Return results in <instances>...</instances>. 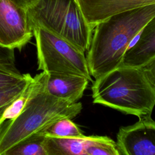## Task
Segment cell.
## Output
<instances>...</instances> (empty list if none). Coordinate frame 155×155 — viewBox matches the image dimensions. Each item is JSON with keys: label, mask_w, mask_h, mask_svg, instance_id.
I'll list each match as a JSON object with an SVG mask.
<instances>
[{"label": "cell", "mask_w": 155, "mask_h": 155, "mask_svg": "<svg viewBox=\"0 0 155 155\" xmlns=\"http://www.w3.org/2000/svg\"><path fill=\"white\" fill-rule=\"evenodd\" d=\"M88 82V79L81 76L46 73L44 82L48 93L73 103L82 98Z\"/></svg>", "instance_id": "cell-10"}, {"label": "cell", "mask_w": 155, "mask_h": 155, "mask_svg": "<svg viewBox=\"0 0 155 155\" xmlns=\"http://www.w3.org/2000/svg\"><path fill=\"white\" fill-rule=\"evenodd\" d=\"M25 76L17 69L15 65L0 62V89L13 85Z\"/></svg>", "instance_id": "cell-17"}, {"label": "cell", "mask_w": 155, "mask_h": 155, "mask_svg": "<svg viewBox=\"0 0 155 155\" xmlns=\"http://www.w3.org/2000/svg\"><path fill=\"white\" fill-rule=\"evenodd\" d=\"M0 62L15 65V50L0 45Z\"/></svg>", "instance_id": "cell-18"}, {"label": "cell", "mask_w": 155, "mask_h": 155, "mask_svg": "<svg viewBox=\"0 0 155 155\" xmlns=\"http://www.w3.org/2000/svg\"><path fill=\"white\" fill-rule=\"evenodd\" d=\"M45 84V83H44ZM82 110L81 102H70L55 97L44 89L15 117L0 125V155L16 145L42 136L54 122L62 118L73 119Z\"/></svg>", "instance_id": "cell-3"}, {"label": "cell", "mask_w": 155, "mask_h": 155, "mask_svg": "<svg viewBox=\"0 0 155 155\" xmlns=\"http://www.w3.org/2000/svg\"><path fill=\"white\" fill-rule=\"evenodd\" d=\"M33 36L26 10L11 0H0V45L19 50Z\"/></svg>", "instance_id": "cell-6"}, {"label": "cell", "mask_w": 155, "mask_h": 155, "mask_svg": "<svg viewBox=\"0 0 155 155\" xmlns=\"http://www.w3.org/2000/svg\"><path fill=\"white\" fill-rule=\"evenodd\" d=\"M155 16V3L113 15L95 25L87 59L97 79L122 65L124 56L147 22Z\"/></svg>", "instance_id": "cell-1"}, {"label": "cell", "mask_w": 155, "mask_h": 155, "mask_svg": "<svg viewBox=\"0 0 155 155\" xmlns=\"http://www.w3.org/2000/svg\"><path fill=\"white\" fill-rule=\"evenodd\" d=\"M149 81L155 85V56L142 67Z\"/></svg>", "instance_id": "cell-19"}, {"label": "cell", "mask_w": 155, "mask_h": 155, "mask_svg": "<svg viewBox=\"0 0 155 155\" xmlns=\"http://www.w3.org/2000/svg\"><path fill=\"white\" fill-rule=\"evenodd\" d=\"M26 11L31 28H42L84 53L88 50L93 28L76 0H38Z\"/></svg>", "instance_id": "cell-4"}, {"label": "cell", "mask_w": 155, "mask_h": 155, "mask_svg": "<svg viewBox=\"0 0 155 155\" xmlns=\"http://www.w3.org/2000/svg\"><path fill=\"white\" fill-rule=\"evenodd\" d=\"M86 139L44 136L48 155H85Z\"/></svg>", "instance_id": "cell-12"}, {"label": "cell", "mask_w": 155, "mask_h": 155, "mask_svg": "<svg viewBox=\"0 0 155 155\" xmlns=\"http://www.w3.org/2000/svg\"><path fill=\"white\" fill-rule=\"evenodd\" d=\"M87 22L98 23L117 13L155 3V0H76Z\"/></svg>", "instance_id": "cell-8"}, {"label": "cell", "mask_w": 155, "mask_h": 155, "mask_svg": "<svg viewBox=\"0 0 155 155\" xmlns=\"http://www.w3.org/2000/svg\"><path fill=\"white\" fill-rule=\"evenodd\" d=\"M126 51L121 65L140 68L155 56V16L143 27Z\"/></svg>", "instance_id": "cell-9"}, {"label": "cell", "mask_w": 155, "mask_h": 155, "mask_svg": "<svg viewBox=\"0 0 155 155\" xmlns=\"http://www.w3.org/2000/svg\"><path fill=\"white\" fill-rule=\"evenodd\" d=\"M18 6L27 10L38 0H11Z\"/></svg>", "instance_id": "cell-20"}, {"label": "cell", "mask_w": 155, "mask_h": 155, "mask_svg": "<svg viewBox=\"0 0 155 155\" xmlns=\"http://www.w3.org/2000/svg\"><path fill=\"white\" fill-rule=\"evenodd\" d=\"M32 78L30 74L26 73L25 78L19 82L0 89V117L9 105L23 92Z\"/></svg>", "instance_id": "cell-16"}, {"label": "cell", "mask_w": 155, "mask_h": 155, "mask_svg": "<svg viewBox=\"0 0 155 155\" xmlns=\"http://www.w3.org/2000/svg\"><path fill=\"white\" fill-rule=\"evenodd\" d=\"M93 104L139 118L151 116L155 106V85L142 68L120 65L93 81Z\"/></svg>", "instance_id": "cell-2"}, {"label": "cell", "mask_w": 155, "mask_h": 155, "mask_svg": "<svg viewBox=\"0 0 155 155\" xmlns=\"http://www.w3.org/2000/svg\"><path fill=\"white\" fill-rule=\"evenodd\" d=\"M5 155H48L44 136L23 142L10 150Z\"/></svg>", "instance_id": "cell-15"}, {"label": "cell", "mask_w": 155, "mask_h": 155, "mask_svg": "<svg viewBox=\"0 0 155 155\" xmlns=\"http://www.w3.org/2000/svg\"><path fill=\"white\" fill-rule=\"evenodd\" d=\"M85 155H120L116 142L104 136H87Z\"/></svg>", "instance_id": "cell-13"}, {"label": "cell", "mask_w": 155, "mask_h": 155, "mask_svg": "<svg viewBox=\"0 0 155 155\" xmlns=\"http://www.w3.org/2000/svg\"><path fill=\"white\" fill-rule=\"evenodd\" d=\"M62 138H84L86 136L70 118H62L54 122L42 134Z\"/></svg>", "instance_id": "cell-14"}, {"label": "cell", "mask_w": 155, "mask_h": 155, "mask_svg": "<svg viewBox=\"0 0 155 155\" xmlns=\"http://www.w3.org/2000/svg\"><path fill=\"white\" fill-rule=\"evenodd\" d=\"M32 30L36 41L38 70L48 74L81 76L93 82L84 51L42 28L34 27Z\"/></svg>", "instance_id": "cell-5"}, {"label": "cell", "mask_w": 155, "mask_h": 155, "mask_svg": "<svg viewBox=\"0 0 155 155\" xmlns=\"http://www.w3.org/2000/svg\"><path fill=\"white\" fill-rule=\"evenodd\" d=\"M45 73L42 71L33 77L23 92L4 110L0 117V125L5 120L17 116L28 103L44 88Z\"/></svg>", "instance_id": "cell-11"}, {"label": "cell", "mask_w": 155, "mask_h": 155, "mask_svg": "<svg viewBox=\"0 0 155 155\" xmlns=\"http://www.w3.org/2000/svg\"><path fill=\"white\" fill-rule=\"evenodd\" d=\"M119 128L116 143L120 155H155V120L151 116Z\"/></svg>", "instance_id": "cell-7"}]
</instances>
